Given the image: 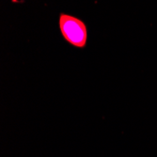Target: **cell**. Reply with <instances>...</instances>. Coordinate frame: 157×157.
<instances>
[{
	"label": "cell",
	"mask_w": 157,
	"mask_h": 157,
	"mask_svg": "<svg viewBox=\"0 0 157 157\" xmlns=\"http://www.w3.org/2000/svg\"><path fill=\"white\" fill-rule=\"evenodd\" d=\"M59 25L63 39L76 48L84 49L87 46L88 28L79 18L66 13H60Z\"/></svg>",
	"instance_id": "obj_1"
}]
</instances>
